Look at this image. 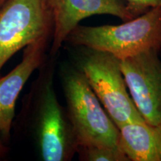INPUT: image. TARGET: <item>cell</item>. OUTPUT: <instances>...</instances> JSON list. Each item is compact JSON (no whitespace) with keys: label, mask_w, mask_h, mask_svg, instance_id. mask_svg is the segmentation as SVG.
I'll return each instance as SVG.
<instances>
[{"label":"cell","mask_w":161,"mask_h":161,"mask_svg":"<svg viewBox=\"0 0 161 161\" xmlns=\"http://www.w3.org/2000/svg\"><path fill=\"white\" fill-rule=\"evenodd\" d=\"M76 154L82 161H129L119 146H78Z\"/></svg>","instance_id":"10"},{"label":"cell","mask_w":161,"mask_h":161,"mask_svg":"<svg viewBox=\"0 0 161 161\" xmlns=\"http://www.w3.org/2000/svg\"><path fill=\"white\" fill-rule=\"evenodd\" d=\"M5 0H0V6L3 5V4L5 3Z\"/></svg>","instance_id":"13"},{"label":"cell","mask_w":161,"mask_h":161,"mask_svg":"<svg viewBox=\"0 0 161 161\" xmlns=\"http://www.w3.org/2000/svg\"><path fill=\"white\" fill-rule=\"evenodd\" d=\"M160 54H161V50H160Z\"/></svg>","instance_id":"14"},{"label":"cell","mask_w":161,"mask_h":161,"mask_svg":"<svg viewBox=\"0 0 161 161\" xmlns=\"http://www.w3.org/2000/svg\"><path fill=\"white\" fill-rule=\"evenodd\" d=\"M60 76L66 108L78 146L118 147V127L84 74L72 64H64L60 68Z\"/></svg>","instance_id":"3"},{"label":"cell","mask_w":161,"mask_h":161,"mask_svg":"<svg viewBox=\"0 0 161 161\" xmlns=\"http://www.w3.org/2000/svg\"><path fill=\"white\" fill-rule=\"evenodd\" d=\"M127 8L135 18L153 8L161 7V0H125Z\"/></svg>","instance_id":"11"},{"label":"cell","mask_w":161,"mask_h":161,"mask_svg":"<svg viewBox=\"0 0 161 161\" xmlns=\"http://www.w3.org/2000/svg\"><path fill=\"white\" fill-rule=\"evenodd\" d=\"M72 64L80 70L116 125L145 122L130 97L120 60L109 52L72 46Z\"/></svg>","instance_id":"4"},{"label":"cell","mask_w":161,"mask_h":161,"mask_svg":"<svg viewBox=\"0 0 161 161\" xmlns=\"http://www.w3.org/2000/svg\"><path fill=\"white\" fill-rule=\"evenodd\" d=\"M52 17L50 56L55 57L68 35L86 17L94 15H111L123 22L134 19L125 0H47Z\"/></svg>","instance_id":"7"},{"label":"cell","mask_w":161,"mask_h":161,"mask_svg":"<svg viewBox=\"0 0 161 161\" xmlns=\"http://www.w3.org/2000/svg\"><path fill=\"white\" fill-rule=\"evenodd\" d=\"M53 27L47 0H5L0 6V76L17 52L40 39L52 38Z\"/></svg>","instance_id":"5"},{"label":"cell","mask_w":161,"mask_h":161,"mask_svg":"<svg viewBox=\"0 0 161 161\" xmlns=\"http://www.w3.org/2000/svg\"><path fill=\"white\" fill-rule=\"evenodd\" d=\"M151 49L120 60L133 102L145 122L161 126V59Z\"/></svg>","instance_id":"6"},{"label":"cell","mask_w":161,"mask_h":161,"mask_svg":"<svg viewBox=\"0 0 161 161\" xmlns=\"http://www.w3.org/2000/svg\"><path fill=\"white\" fill-rule=\"evenodd\" d=\"M70 46H86L109 52L119 59L131 57L148 50H161V7L119 25H78L68 35Z\"/></svg>","instance_id":"2"},{"label":"cell","mask_w":161,"mask_h":161,"mask_svg":"<svg viewBox=\"0 0 161 161\" xmlns=\"http://www.w3.org/2000/svg\"><path fill=\"white\" fill-rule=\"evenodd\" d=\"M50 39H40L26 46L20 63L7 75L0 76V130L5 142L11 136L16 102L30 76L46 60Z\"/></svg>","instance_id":"8"},{"label":"cell","mask_w":161,"mask_h":161,"mask_svg":"<svg viewBox=\"0 0 161 161\" xmlns=\"http://www.w3.org/2000/svg\"><path fill=\"white\" fill-rule=\"evenodd\" d=\"M8 148L5 146V142L3 137L1 130H0V158L5 157L8 153Z\"/></svg>","instance_id":"12"},{"label":"cell","mask_w":161,"mask_h":161,"mask_svg":"<svg viewBox=\"0 0 161 161\" xmlns=\"http://www.w3.org/2000/svg\"><path fill=\"white\" fill-rule=\"evenodd\" d=\"M44 60L35 87L33 130L40 158L69 161L76 154L78 141L66 108L60 104L54 87V58Z\"/></svg>","instance_id":"1"},{"label":"cell","mask_w":161,"mask_h":161,"mask_svg":"<svg viewBox=\"0 0 161 161\" xmlns=\"http://www.w3.org/2000/svg\"><path fill=\"white\" fill-rule=\"evenodd\" d=\"M119 130V146L129 161H161V126L134 122Z\"/></svg>","instance_id":"9"}]
</instances>
